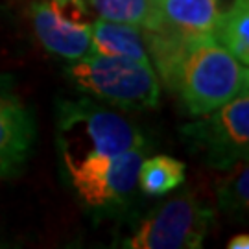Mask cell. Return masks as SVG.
Wrapping results in <instances>:
<instances>
[{"label": "cell", "mask_w": 249, "mask_h": 249, "mask_svg": "<svg viewBox=\"0 0 249 249\" xmlns=\"http://www.w3.org/2000/svg\"><path fill=\"white\" fill-rule=\"evenodd\" d=\"M57 148L65 170L142 148V133L131 120L90 98L63 100L57 104Z\"/></svg>", "instance_id": "cell-1"}, {"label": "cell", "mask_w": 249, "mask_h": 249, "mask_svg": "<svg viewBox=\"0 0 249 249\" xmlns=\"http://www.w3.org/2000/svg\"><path fill=\"white\" fill-rule=\"evenodd\" d=\"M249 85L248 65H242L213 36H197L190 43L172 89L194 116L227 104Z\"/></svg>", "instance_id": "cell-2"}, {"label": "cell", "mask_w": 249, "mask_h": 249, "mask_svg": "<svg viewBox=\"0 0 249 249\" xmlns=\"http://www.w3.org/2000/svg\"><path fill=\"white\" fill-rule=\"evenodd\" d=\"M67 74L94 98L125 111H148L159 104V76L151 61L90 52L76 59Z\"/></svg>", "instance_id": "cell-3"}, {"label": "cell", "mask_w": 249, "mask_h": 249, "mask_svg": "<svg viewBox=\"0 0 249 249\" xmlns=\"http://www.w3.org/2000/svg\"><path fill=\"white\" fill-rule=\"evenodd\" d=\"M196 122L183 127V139L213 168L229 170L248 160L249 151V94L242 90Z\"/></svg>", "instance_id": "cell-4"}, {"label": "cell", "mask_w": 249, "mask_h": 249, "mask_svg": "<svg viewBox=\"0 0 249 249\" xmlns=\"http://www.w3.org/2000/svg\"><path fill=\"white\" fill-rule=\"evenodd\" d=\"M214 213L190 190L164 201L122 242L127 249H199L213 225Z\"/></svg>", "instance_id": "cell-5"}, {"label": "cell", "mask_w": 249, "mask_h": 249, "mask_svg": "<svg viewBox=\"0 0 249 249\" xmlns=\"http://www.w3.org/2000/svg\"><path fill=\"white\" fill-rule=\"evenodd\" d=\"M142 159V148H135L107 159L85 162L67 174L85 203L90 207H113L122 205L133 194Z\"/></svg>", "instance_id": "cell-6"}, {"label": "cell", "mask_w": 249, "mask_h": 249, "mask_svg": "<svg viewBox=\"0 0 249 249\" xmlns=\"http://www.w3.org/2000/svg\"><path fill=\"white\" fill-rule=\"evenodd\" d=\"M36 142V122L15 92L9 76L0 74V179L24 168Z\"/></svg>", "instance_id": "cell-7"}, {"label": "cell", "mask_w": 249, "mask_h": 249, "mask_svg": "<svg viewBox=\"0 0 249 249\" xmlns=\"http://www.w3.org/2000/svg\"><path fill=\"white\" fill-rule=\"evenodd\" d=\"M30 13L37 37L48 52L71 61L90 53V24H80L67 17L52 0H36Z\"/></svg>", "instance_id": "cell-8"}, {"label": "cell", "mask_w": 249, "mask_h": 249, "mask_svg": "<svg viewBox=\"0 0 249 249\" xmlns=\"http://www.w3.org/2000/svg\"><path fill=\"white\" fill-rule=\"evenodd\" d=\"M160 28L185 36H213L220 13L218 0H157Z\"/></svg>", "instance_id": "cell-9"}, {"label": "cell", "mask_w": 249, "mask_h": 249, "mask_svg": "<svg viewBox=\"0 0 249 249\" xmlns=\"http://www.w3.org/2000/svg\"><path fill=\"white\" fill-rule=\"evenodd\" d=\"M90 52L150 61L141 28L104 18L90 22Z\"/></svg>", "instance_id": "cell-10"}, {"label": "cell", "mask_w": 249, "mask_h": 249, "mask_svg": "<svg viewBox=\"0 0 249 249\" xmlns=\"http://www.w3.org/2000/svg\"><path fill=\"white\" fill-rule=\"evenodd\" d=\"M213 37L242 65H249V0H232L218 13Z\"/></svg>", "instance_id": "cell-11"}, {"label": "cell", "mask_w": 249, "mask_h": 249, "mask_svg": "<svg viewBox=\"0 0 249 249\" xmlns=\"http://www.w3.org/2000/svg\"><path fill=\"white\" fill-rule=\"evenodd\" d=\"M87 8L104 20L131 24L141 30H159L157 0H85Z\"/></svg>", "instance_id": "cell-12"}, {"label": "cell", "mask_w": 249, "mask_h": 249, "mask_svg": "<svg viewBox=\"0 0 249 249\" xmlns=\"http://www.w3.org/2000/svg\"><path fill=\"white\" fill-rule=\"evenodd\" d=\"M185 183V164L170 155L142 159L137 185L148 196H164Z\"/></svg>", "instance_id": "cell-13"}, {"label": "cell", "mask_w": 249, "mask_h": 249, "mask_svg": "<svg viewBox=\"0 0 249 249\" xmlns=\"http://www.w3.org/2000/svg\"><path fill=\"white\" fill-rule=\"evenodd\" d=\"M218 205L227 216L242 220L248 216L249 205V170L248 160H240L229 168V176L218 185Z\"/></svg>", "instance_id": "cell-14"}, {"label": "cell", "mask_w": 249, "mask_h": 249, "mask_svg": "<svg viewBox=\"0 0 249 249\" xmlns=\"http://www.w3.org/2000/svg\"><path fill=\"white\" fill-rule=\"evenodd\" d=\"M249 248V236L244 232V234H236L232 236L231 240L227 242V249H248Z\"/></svg>", "instance_id": "cell-15"}]
</instances>
